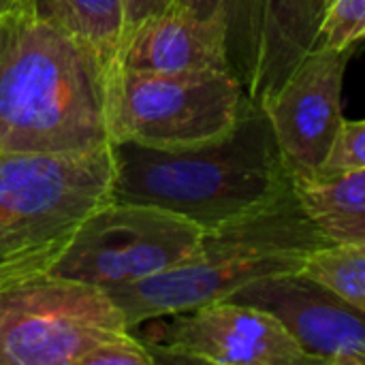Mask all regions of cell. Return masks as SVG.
I'll use <instances>...</instances> for the list:
<instances>
[{
    "mask_svg": "<svg viewBox=\"0 0 365 365\" xmlns=\"http://www.w3.org/2000/svg\"><path fill=\"white\" fill-rule=\"evenodd\" d=\"M113 66L139 73H201L227 71L225 32L178 4L122 32Z\"/></svg>",
    "mask_w": 365,
    "mask_h": 365,
    "instance_id": "8fae6325",
    "label": "cell"
},
{
    "mask_svg": "<svg viewBox=\"0 0 365 365\" xmlns=\"http://www.w3.org/2000/svg\"><path fill=\"white\" fill-rule=\"evenodd\" d=\"M325 0H263L261 51L250 101L274 92L314 47Z\"/></svg>",
    "mask_w": 365,
    "mask_h": 365,
    "instance_id": "7c38bea8",
    "label": "cell"
},
{
    "mask_svg": "<svg viewBox=\"0 0 365 365\" xmlns=\"http://www.w3.org/2000/svg\"><path fill=\"white\" fill-rule=\"evenodd\" d=\"M203 233L167 210L107 201L81 222L49 276L98 289L135 284L190 259Z\"/></svg>",
    "mask_w": 365,
    "mask_h": 365,
    "instance_id": "52a82bcc",
    "label": "cell"
},
{
    "mask_svg": "<svg viewBox=\"0 0 365 365\" xmlns=\"http://www.w3.org/2000/svg\"><path fill=\"white\" fill-rule=\"evenodd\" d=\"M173 4L222 28L229 68L250 96L261 51L263 0H173Z\"/></svg>",
    "mask_w": 365,
    "mask_h": 365,
    "instance_id": "5bb4252c",
    "label": "cell"
},
{
    "mask_svg": "<svg viewBox=\"0 0 365 365\" xmlns=\"http://www.w3.org/2000/svg\"><path fill=\"white\" fill-rule=\"evenodd\" d=\"M156 364V357L152 351L133 334H122L111 340L101 342L96 349H92L81 365H152Z\"/></svg>",
    "mask_w": 365,
    "mask_h": 365,
    "instance_id": "d6986e66",
    "label": "cell"
},
{
    "mask_svg": "<svg viewBox=\"0 0 365 365\" xmlns=\"http://www.w3.org/2000/svg\"><path fill=\"white\" fill-rule=\"evenodd\" d=\"M109 66L32 0H13L0 15V152L64 156L111 145Z\"/></svg>",
    "mask_w": 365,
    "mask_h": 365,
    "instance_id": "6da1fadb",
    "label": "cell"
},
{
    "mask_svg": "<svg viewBox=\"0 0 365 365\" xmlns=\"http://www.w3.org/2000/svg\"><path fill=\"white\" fill-rule=\"evenodd\" d=\"M229 299L274 317L314 364H365V312L299 269L259 278Z\"/></svg>",
    "mask_w": 365,
    "mask_h": 365,
    "instance_id": "30bf717a",
    "label": "cell"
},
{
    "mask_svg": "<svg viewBox=\"0 0 365 365\" xmlns=\"http://www.w3.org/2000/svg\"><path fill=\"white\" fill-rule=\"evenodd\" d=\"M11 4H13V0H0V15H2Z\"/></svg>",
    "mask_w": 365,
    "mask_h": 365,
    "instance_id": "44dd1931",
    "label": "cell"
},
{
    "mask_svg": "<svg viewBox=\"0 0 365 365\" xmlns=\"http://www.w3.org/2000/svg\"><path fill=\"white\" fill-rule=\"evenodd\" d=\"M111 145L92 154L0 152V287L49 274L81 222L111 201Z\"/></svg>",
    "mask_w": 365,
    "mask_h": 365,
    "instance_id": "277c9868",
    "label": "cell"
},
{
    "mask_svg": "<svg viewBox=\"0 0 365 365\" xmlns=\"http://www.w3.org/2000/svg\"><path fill=\"white\" fill-rule=\"evenodd\" d=\"M365 36V0H325L314 45L355 49Z\"/></svg>",
    "mask_w": 365,
    "mask_h": 365,
    "instance_id": "e0dca14e",
    "label": "cell"
},
{
    "mask_svg": "<svg viewBox=\"0 0 365 365\" xmlns=\"http://www.w3.org/2000/svg\"><path fill=\"white\" fill-rule=\"evenodd\" d=\"M355 49L314 45L257 105L265 111L291 178L310 175L327 154L342 115V86Z\"/></svg>",
    "mask_w": 365,
    "mask_h": 365,
    "instance_id": "9c48e42d",
    "label": "cell"
},
{
    "mask_svg": "<svg viewBox=\"0 0 365 365\" xmlns=\"http://www.w3.org/2000/svg\"><path fill=\"white\" fill-rule=\"evenodd\" d=\"M299 272L365 312V244H323L304 259Z\"/></svg>",
    "mask_w": 365,
    "mask_h": 365,
    "instance_id": "2e32d148",
    "label": "cell"
},
{
    "mask_svg": "<svg viewBox=\"0 0 365 365\" xmlns=\"http://www.w3.org/2000/svg\"><path fill=\"white\" fill-rule=\"evenodd\" d=\"M32 4L113 62L122 38L120 0H32Z\"/></svg>",
    "mask_w": 365,
    "mask_h": 365,
    "instance_id": "9a60e30c",
    "label": "cell"
},
{
    "mask_svg": "<svg viewBox=\"0 0 365 365\" xmlns=\"http://www.w3.org/2000/svg\"><path fill=\"white\" fill-rule=\"evenodd\" d=\"M248 94L227 71L139 73L109 66V141L145 148H186L225 135Z\"/></svg>",
    "mask_w": 365,
    "mask_h": 365,
    "instance_id": "5b68a950",
    "label": "cell"
},
{
    "mask_svg": "<svg viewBox=\"0 0 365 365\" xmlns=\"http://www.w3.org/2000/svg\"><path fill=\"white\" fill-rule=\"evenodd\" d=\"M128 331L98 287L49 274L0 287V365H81Z\"/></svg>",
    "mask_w": 365,
    "mask_h": 365,
    "instance_id": "8992f818",
    "label": "cell"
},
{
    "mask_svg": "<svg viewBox=\"0 0 365 365\" xmlns=\"http://www.w3.org/2000/svg\"><path fill=\"white\" fill-rule=\"evenodd\" d=\"M141 325L150 327L152 331H148L145 340H139L150 351H160L175 361L314 365L274 317L231 299L156 317L143 321Z\"/></svg>",
    "mask_w": 365,
    "mask_h": 365,
    "instance_id": "ba28073f",
    "label": "cell"
},
{
    "mask_svg": "<svg viewBox=\"0 0 365 365\" xmlns=\"http://www.w3.org/2000/svg\"><path fill=\"white\" fill-rule=\"evenodd\" d=\"M111 201L154 205L203 231L274 201L291 186L265 111L246 101L220 137L186 148L111 143Z\"/></svg>",
    "mask_w": 365,
    "mask_h": 365,
    "instance_id": "7a4b0ae2",
    "label": "cell"
},
{
    "mask_svg": "<svg viewBox=\"0 0 365 365\" xmlns=\"http://www.w3.org/2000/svg\"><path fill=\"white\" fill-rule=\"evenodd\" d=\"M329 240L302 210L293 182L274 201L203 233L184 263L126 287L103 289L133 331L143 321L229 299L242 287L274 274L297 272Z\"/></svg>",
    "mask_w": 365,
    "mask_h": 365,
    "instance_id": "3957f363",
    "label": "cell"
},
{
    "mask_svg": "<svg viewBox=\"0 0 365 365\" xmlns=\"http://www.w3.org/2000/svg\"><path fill=\"white\" fill-rule=\"evenodd\" d=\"M359 169H365V122L344 118L327 154L310 175L338 178Z\"/></svg>",
    "mask_w": 365,
    "mask_h": 365,
    "instance_id": "ac0fdd59",
    "label": "cell"
},
{
    "mask_svg": "<svg viewBox=\"0 0 365 365\" xmlns=\"http://www.w3.org/2000/svg\"><path fill=\"white\" fill-rule=\"evenodd\" d=\"M173 0H120L122 9V32L137 26L139 21L169 9Z\"/></svg>",
    "mask_w": 365,
    "mask_h": 365,
    "instance_id": "ffe728a7",
    "label": "cell"
},
{
    "mask_svg": "<svg viewBox=\"0 0 365 365\" xmlns=\"http://www.w3.org/2000/svg\"><path fill=\"white\" fill-rule=\"evenodd\" d=\"M295 197L317 229L338 244H365V169L338 178H291Z\"/></svg>",
    "mask_w": 365,
    "mask_h": 365,
    "instance_id": "4fadbf2b",
    "label": "cell"
}]
</instances>
